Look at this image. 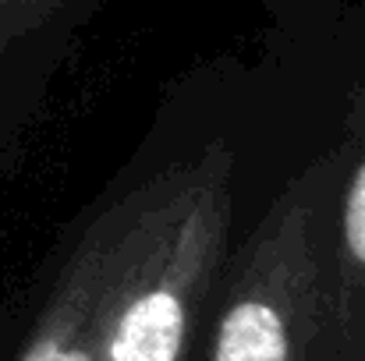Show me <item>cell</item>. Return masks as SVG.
<instances>
[{
  "label": "cell",
  "instance_id": "obj_1",
  "mask_svg": "<svg viewBox=\"0 0 365 361\" xmlns=\"http://www.w3.org/2000/svg\"><path fill=\"white\" fill-rule=\"evenodd\" d=\"M235 156L210 142L124 195L107 361H192L227 262Z\"/></svg>",
  "mask_w": 365,
  "mask_h": 361
},
{
  "label": "cell",
  "instance_id": "obj_2",
  "mask_svg": "<svg viewBox=\"0 0 365 361\" xmlns=\"http://www.w3.org/2000/svg\"><path fill=\"white\" fill-rule=\"evenodd\" d=\"M362 110L284 184L227 266L202 361H323L327 241Z\"/></svg>",
  "mask_w": 365,
  "mask_h": 361
},
{
  "label": "cell",
  "instance_id": "obj_3",
  "mask_svg": "<svg viewBox=\"0 0 365 361\" xmlns=\"http://www.w3.org/2000/svg\"><path fill=\"white\" fill-rule=\"evenodd\" d=\"M124 199L107 206L71 248L14 361H107V315Z\"/></svg>",
  "mask_w": 365,
  "mask_h": 361
},
{
  "label": "cell",
  "instance_id": "obj_4",
  "mask_svg": "<svg viewBox=\"0 0 365 361\" xmlns=\"http://www.w3.org/2000/svg\"><path fill=\"white\" fill-rule=\"evenodd\" d=\"M323 361H365V110L327 241Z\"/></svg>",
  "mask_w": 365,
  "mask_h": 361
},
{
  "label": "cell",
  "instance_id": "obj_5",
  "mask_svg": "<svg viewBox=\"0 0 365 361\" xmlns=\"http://www.w3.org/2000/svg\"><path fill=\"white\" fill-rule=\"evenodd\" d=\"M64 4L68 0H0V53L43 21H50Z\"/></svg>",
  "mask_w": 365,
  "mask_h": 361
}]
</instances>
